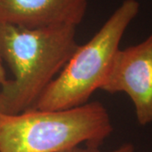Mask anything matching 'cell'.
<instances>
[{"label": "cell", "instance_id": "cell-5", "mask_svg": "<svg viewBox=\"0 0 152 152\" xmlns=\"http://www.w3.org/2000/svg\"><path fill=\"white\" fill-rule=\"evenodd\" d=\"M87 0H0V24L27 29L79 26Z\"/></svg>", "mask_w": 152, "mask_h": 152}, {"label": "cell", "instance_id": "cell-7", "mask_svg": "<svg viewBox=\"0 0 152 152\" xmlns=\"http://www.w3.org/2000/svg\"><path fill=\"white\" fill-rule=\"evenodd\" d=\"M3 58L1 56V53H0V86H2L4 83H5L8 80H7V76H6V71L4 64H3Z\"/></svg>", "mask_w": 152, "mask_h": 152}, {"label": "cell", "instance_id": "cell-1", "mask_svg": "<svg viewBox=\"0 0 152 152\" xmlns=\"http://www.w3.org/2000/svg\"><path fill=\"white\" fill-rule=\"evenodd\" d=\"M78 47L75 26L27 29L0 24V53L14 75L2 86L0 113L32 108Z\"/></svg>", "mask_w": 152, "mask_h": 152}, {"label": "cell", "instance_id": "cell-2", "mask_svg": "<svg viewBox=\"0 0 152 152\" xmlns=\"http://www.w3.org/2000/svg\"><path fill=\"white\" fill-rule=\"evenodd\" d=\"M113 131L108 112L99 102L64 110L0 113V152H64L83 143L98 148Z\"/></svg>", "mask_w": 152, "mask_h": 152}, {"label": "cell", "instance_id": "cell-6", "mask_svg": "<svg viewBox=\"0 0 152 152\" xmlns=\"http://www.w3.org/2000/svg\"><path fill=\"white\" fill-rule=\"evenodd\" d=\"M64 152H101L97 147L87 146L86 148L77 146ZM111 152H134V146L130 143H126Z\"/></svg>", "mask_w": 152, "mask_h": 152}, {"label": "cell", "instance_id": "cell-4", "mask_svg": "<svg viewBox=\"0 0 152 152\" xmlns=\"http://www.w3.org/2000/svg\"><path fill=\"white\" fill-rule=\"evenodd\" d=\"M101 90L125 93L134 106L138 123H152V34L140 43L118 51Z\"/></svg>", "mask_w": 152, "mask_h": 152}, {"label": "cell", "instance_id": "cell-3", "mask_svg": "<svg viewBox=\"0 0 152 152\" xmlns=\"http://www.w3.org/2000/svg\"><path fill=\"white\" fill-rule=\"evenodd\" d=\"M140 7L137 0H124L95 36L77 48L32 108L64 110L89 102L93 93L103 85L121 40Z\"/></svg>", "mask_w": 152, "mask_h": 152}]
</instances>
